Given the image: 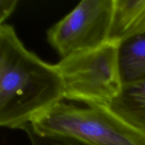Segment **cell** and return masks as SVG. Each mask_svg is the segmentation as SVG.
<instances>
[{
    "mask_svg": "<svg viewBox=\"0 0 145 145\" xmlns=\"http://www.w3.org/2000/svg\"><path fill=\"white\" fill-rule=\"evenodd\" d=\"M64 99L56 65L27 49L13 25H0L1 127L22 130Z\"/></svg>",
    "mask_w": 145,
    "mask_h": 145,
    "instance_id": "6da1fadb",
    "label": "cell"
},
{
    "mask_svg": "<svg viewBox=\"0 0 145 145\" xmlns=\"http://www.w3.org/2000/svg\"><path fill=\"white\" fill-rule=\"evenodd\" d=\"M29 126L40 135L68 137L89 145H145L144 136L108 106L82 108L62 101Z\"/></svg>",
    "mask_w": 145,
    "mask_h": 145,
    "instance_id": "7a4b0ae2",
    "label": "cell"
},
{
    "mask_svg": "<svg viewBox=\"0 0 145 145\" xmlns=\"http://www.w3.org/2000/svg\"><path fill=\"white\" fill-rule=\"evenodd\" d=\"M63 81L65 99L86 106H109L123 87L119 44L108 42L62 58L56 64Z\"/></svg>",
    "mask_w": 145,
    "mask_h": 145,
    "instance_id": "3957f363",
    "label": "cell"
},
{
    "mask_svg": "<svg viewBox=\"0 0 145 145\" xmlns=\"http://www.w3.org/2000/svg\"><path fill=\"white\" fill-rule=\"evenodd\" d=\"M115 0H82L47 31V40L62 58L108 42Z\"/></svg>",
    "mask_w": 145,
    "mask_h": 145,
    "instance_id": "277c9868",
    "label": "cell"
},
{
    "mask_svg": "<svg viewBox=\"0 0 145 145\" xmlns=\"http://www.w3.org/2000/svg\"><path fill=\"white\" fill-rule=\"evenodd\" d=\"M145 33V0H115L108 42L123 41Z\"/></svg>",
    "mask_w": 145,
    "mask_h": 145,
    "instance_id": "5b68a950",
    "label": "cell"
},
{
    "mask_svg": "<svg viewBox=\"0 0 145 145\" xmlns=\"http://www.w3.org/2000/svg\"><path fill=\"white\" fill-rule=\"evenodd\" d=\"M108 108L145 137V79L123 85Z\"/></svg>",
    "mask_w": 145,
    "mask_h": 145,
    "instance_id": "8992f818",
    "label": "cell"
},
{
    "mask_svg": "<svg viewBox=\"0 0 145 145\" xmlns=\"http://www.w3.org/2000/svg\"><path fill=\"white\" fill-rule=\"evenodd\" d=\"M119 62L123 85L145 79V33L119 44Z\"/></svg>",
    "mask_w": 145,
    "mask_h": 145,
    "instance_id": "52a82bcc",
    "label": "cell"
},
{
    "mask_svg": "<svg viewBox=\"0 0 145 145\" xmlns=\"http://www.w3.org/2000/svg\"><path fill=\"white\" fill-rule=\"evenodd\" d=\"M31 145H89L74 139L56 136H42L35 133L29 125L23 127Z\"/></svg>",
    "mask_w": 145,
    "mask_h": 145,
    "instance_id": "ba28073f",
    "label": "cell"
},
{
    "mask_svg": "<svg viewBox=\"0 0 145 145\" xmlns=\"http://www.w3.org/2000/svg\"><path fill=\"white\" fill-rule=\"evenodd\" d=\"M18 0H0V25L6 24V21L15 11Z\"/></svg>",
    "mask_w": 145,
    "mask_h": 145,
    "instance_id": "9c48e42d",
    "label": "cell"
}]
</instances>
